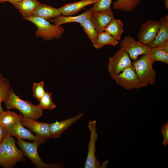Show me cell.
I'll list each match as a JSON object with an SVG mask.
<instances>
[{"mask_svg":"<svg viewBox=\"0 0 168 168\" xmlns=\"http://www.w3.org/2000/svg\"><path fill=\"white\" fill-rule=\"evenodd\" d=\"M3 102L8 109H16L24 116L31 119L36 120L43 114V109L38 105H34L21 99L11 88Z\"/></svg>","mask_w":168,"mask_h":168,"instance_id":"cell-1","label":"cell"},{"mask_svg":"<svg viewBox=\"0 0 168 168\" xmlns=\"http://www.w3.org/2000/svg\"><path fill=\"white\" fill-rule=\"evenodd\" d=\"M15 142L12 136L7 134L0 143V165L4 168H12L25 159L22 151L16 147Z\"/></svg>","mask_w":168,"mask_h":168,"instance_id":"cell-2","label":"cell"},{"mask_svg":"<svg viewBox=\"0 0 168 168\" xmlns=\"http://www.w3.org/2000/svg\"><path fill=\"white\" fill-rule=\"evenodd\" d=\"M154 62L147 54L142 55L132 63L138 77L145 87L156 82V73L153 67Z\"/></svg>","mask_w":168,"mask_h":168,"instance_id":"cell-3","label":"cell"},{"mask_svg":"<svg viewBox=\"0 0 168 168\" xmlns=\"http://www.w3.org/2000/svg\"><path fill=\"white\" fill-rule=\"evenodd\" d=\"M23 18L27 20L34 24L37 27L35 35L37 37H42L45 41L53 39H59L65 31L61 25L57 26L51 24L47 20L38 17L31 16Z\"/></svg>","mask_w":168,"mask_h":168,"instance_id":"cell-4","label":"cell"},{"mask_svg":"<svg viewBox=\"0 0 168 168\" xmlns=\"http://www.w3.org/2000/svg\"><path fill=\"white\" fill-rule=\"evenodd\" d=\"M16 143L22 151L24 155L27 157L36 167L40 168H57L62 167V165L61 164H48L42 161L37 152L38 146L41 144L39 142L37 141L28 142L18 138Z\"/></svg>","mask_w":168,"mask_h":168,"instance_id":"cell-5","label":"cell"},{"mask_svg":"<svg viewBox=\"0 0 168 168\" xmlns=\"http://www.w3.org/2000/svg\"><path fill=\"white\" fill-rule=\"evenodd\" d=\"M96 124V121L95 120L90 121L88 124V128L90 132V140L88 145V150L84 167L85 168H105L108 163L107 161L101 165L95 155V144L97 139Z\"/></svg>","mask_w":168,"mask_h":168,"instance_id":"cell-6","label":"cell"},{"mask_svg":"<svg viewBox=\"0 0 168 168\" xmlns=\"http://www.w3.org/2000/svg\"><path fill=\"white\" fill-rule=\"evenodd\" d=\"M112 79L117 84L127 90L145 87L140 81L132 65Z\"/></svg>","mask_w":168,"mask_h":168,"instance_id":"cell-7","label":"cell"},{"mask_svg":"<svg viewBox=\"0 0 168 168\" xmlns=\"http://www.w3.org/2000/svg\"><path fill=\"white\" fill-rule=\"evenodd\" d=\"M132 63L128 53L120 48L109 59L108 70L111 78L132 65Z\"/></svg>","mask_w":168,"mask_h":168,"instance_id":"cell-8","label":"cell"},{"mask_svg":"<svg viewBox=\"0 0 168 168\" xmlns=\"http://www.w3.org/2000/svg\"><path fill=\"white\" fill-rule=\"evenodd\" d=\"M120 48L127 52L130 59L134 61L139 56L147 54L149 47L139 41H137L129 35H126L122 40Z\"/></svg>","mask_w":168,"mask_h":168,"instance_id":"cell-9","label":"cell"},{"mask_svg":"<svg viewBox=\"0 0 168 168\" xmlns=\"http://www.w3.org/2000/svg\"><path fill=\"white\" fill-rule=\"evenodd\" d=\"M160 25V21L153 20H148L142 24L138 33L139 41L147 45L150 43L156 35Z\"/></svg>","mask_w":168,"mask_h":168,"instance_id":"cell-10","label":"cell"},{"mask_svg":"<svg viewBox=\"0 0 168 168\" xmlns=\"http://www.w3.org/2000/svg\"><path fill=\"white\" fill-rule=\"evenodd\" d=\"M21 119L10 127L5 128L7 134L14 136L17 139L38 142L41 144L45 142V139L33 134L29 130L24 128Z\"/></svg>","mask_w":168,"mask_h":168,"instance_id":"cell-11","label":"cell"},{"mask_svg":"<svg viewBox=\"0 0 168 168\" xmlns=\"http://www.w3.org/2000/svg\"><path fill=\"white\" fill-rule=\"evenodd\" d=\"M21 120L22 125L34 132L38 136L45 140L51 138L49 124L38 122L36 120L26 117L22 114Z\"/></svg>","mask_w":168,"mask_h":168,"instance_id":"cell-12","label":"cell"},{"mask_svg":"<svg viewBox=\"0 0 168 168\" xmlns=\"http://www.w3.org/2000/svg\"><path fill=\"white\" fill-rule=\"evenodd\" d=\"M114 18L111 9L107 10L92 11L90 17L98 33L105 31L108 24Z\"/></svg>","mask_w":168,"mask_h":168,"instance_id":"cell-13","label":"cell"},{"mask_svg":"<svg viewBox=\"0 0 168 168\" xmlns=\"http://www.w3.org/2000/svg\"><path fill=\"white\" fill-rule=\"evenodd\" d=\"M83 115V114L81 113L61 121L49 124L51 138L60 137L65 130L82 118Z\"/></svg>","mask_w":168,"mask_h":168,"instance_id":"cell-14","label":"cell"},{"mask_svg":"<svg viewBox=\"0 0 168 168\" xmlns=\"http://www.w3.org/2000/svg\"><path fill=\"white\" fill-rule=\"evenodd\" d=\"M160 27L154 40L147 46L151 48L168 44V15L166 14L160 20Z\"/></svg>","mask_w":168,"mask_h":168,"instance_id":"cell-15","label":"cell"},{"mask_svg":"<svg viewBox=\"0 0 168 168\" xmlns=\"http://www.w3.org/2000/svg\"><path fill=\"white\" fill-rule=\"evenodd\" d=\"M98 0H81L66 4L58 9L61 15L64 16H70L77 13L85 7L94 4Z\"/></svg>","mask_w":168,"mask_h":168,"instance_id":"cell-16","label":"cell"},{"mask_svg":"<svg viewBox=\"0 0 168 168\" xmlns=\"http://www.w3.org/2000/svg\"><path fill=\"white\" fill-rule=\"evenodd\" d=\"M61 15L58 9L45 4L40 3L33 12L32 16L40 17L48 20Z\"/></svg>","mask_w":168,"mask_h":168,"instance_id":"cell-17","label":"cell"},{"mask_svg":"<svg viewBox=\"0 0 168 168\" xmlns=\"http://www.w3.org/2000/svg\"><path fill=\"white\" fill-rule=\"evenodd\" d=\"M92 11L87 9L82 14L76 16H60L55 18L49 20L50 22L53 23L57 26H59L68 23L77 22L80 24L86 20L90 18Z\"/></svg>","mask_w":168,"mask_h":168,"instance_id":"cell-18","label":"cell"},{"mask_svg":"<svg viewBox=\"0 0 168 168\" xmlns=\"http://www.w3.org/2000/svg\"><path fill=\"white\" fill-rule=\"evenodd\" d=\"M147 54L155 62L159 61L168 64V44L150 48Z\"/></svg>","mask_w":168,"mask_h":168,"instance_id":"cell-19","label":"cell"},{"mask_svg":"<svg viewBox=\"0 0 168 168\" xmlns=\"http://www.w3.org/2000/svg\"><path fill=\"white\" fill-rule=\"evenodd\" d=\"M40 3L37 0H22L12 5L22 15L23 17L27 18L32 16L33 12Z\"/></svg>","mask_w":168,"mask_h":168,"instance_id":"cell-20","label":"cell"},{"mask_svg":"<svg viewBox=\"0 0 168 168\" xmlns=\"http://www.w3.org/2000/svg\"><path fill=\"white\" fill-rule=\"evenodd\" d=\"M123 25L121 20L114 18L108 24L105 31L119 41L124 31Z\"/></svg>","mask_w":168,"mask_h":168,"instance_id":"cell-21","label":"cell"},{"mask_svg":"<svg viewBox=\"0 0 168 168\" xmlns=\"http://www.w3.org/2000/svg\"><path fill=\"white\" fill-rule=\"evenodd\" d=\"M119 44L117 40L105 31L98 33L97 39L93 44L96 49H100L107 45L115 46Z\"/></svg>","mask_w":168,"mask_h":168,"instance_id":"cell-22","label":"cell"},{"mask_svg":"<svg viewBox=\"0 0 168 168\" xmlns=\"http://www.w3.org/2000/svg\"><path fill=\"white\" fill-rule=\"evenodd\" d=\"M141 0H117L113 3L114 9L129 12L134 10L140 3Z\"/></svg>","mask_w":168,"mask_h":168,"instance_id":"cell-23","label":"cell"},{"mask_svg":"<svg viewBox=\"0 0 168 168\" xmlns=\"http://www.w3.org/2000/svg\"><path fill=\"white\" fill-rule=\"evenodd\" d=\"M21 115L10 111H3L0 114V124L7 128L21 119Z\"/></svg>","mask_w":168,"mask_h":168,"instance_id":"cell-24","label":"cell"},{"mask_svg":"<svg viewBox=\"0 0 168 168\" xmlns=\"http://www.w3.org/2000/svg\"><path fill=\"white\" fill-rule=\"evenodd\" d=\"M80 25L87 36L91 40L93 44H94L97 39L98 33L90 18L86 20Z\"/></svg>","mask_w":168,"mask_h":168,"instance_id":"cell-25","label":"cell"},{"mask_svg":"<svg viewBox=\"0 0 168 168\" xmlns=\"http://www.w3.org/2000/svg\"><path fill=\"white\" fill-rule=\"evenodd\" d=\"M10 88L8 81L0 73V114L4 111L1 106L2 102L7 96Z\"/></svg>","mask_w":168,"mask_h":168,"instance_id":"cell-26","label":"cell"},{"mask_svg":"<svg viewBox=\"0 0 168 168\" xmlns=\"http://www.w3.org/2000/svg\"><path fill=\"white\" fill-rule=\"evenodd\" d=\"M52 94L50 92L45 91L38 104L43 109L52 110L56 106L52 100L51 96Z\"/></svg>","mask_w":168,"mask_h":168,"instance_id":"cell-27","label":"cell"},{"mask_svg":"<svg viewBox=\"0 0 168 168\" xmlns=\"http://www.w3.org/2000/svg\"><path fill=\"white\" fill-rule=\"evenodd\" d=\"M113 0H98L90 9L92 11L109 10L111 9V5Z\"/></svg>","mask_w":168,"mask_h":168,"instance_id":"cell-28","label":"cell"},{"mask_svg":"<svg viewBox=\"0 0 168 168\" xmlns=\"http://www.w3.org/2000/svg\"><path fill=\"white\" fill-rule=\"evenodd\" d=\"M44 83L43 81L34 82L32 86L33 95L40 101L45 92L44 89Z\"/></svg>","mask_w":168,"mask_h":168,"instance_id":"cell-29","label":"cell"},{"mask_svg":"<svg viewBox=\"0 0 168 168\" xmlns=\"http://www.w3.org/2000/svg\"><path fill=\"white\" fill-rule=\"evenodd\" d=\"M161 133L163 138L162 143L165 146H166L168 144V122H167L162 126Z\"/></svg>","mask_w":168,"mask_h":168,"instance_id":"cell-30","label":"cell"},{"mask_svg":"<svg viewBox=\"0 0 168 168\" xmlns=\"http://www.w3.org/2000/svg\"><path fill=\"white\" fill-rule=\"evenodd\" d=\"M6 134L5 128L0 124V143Z\"/></svg>","mask_w":168,"mask_h":168,"instance_id":"cell-31","label":"cell"},{"mask_svg":"<svg viewBox=\"0 0 168 168\" xmlns=\"http://www.w3.org/2000/svg\"><path fill=\"white\" fill-rule=\"evenodd\" d=\"M22 0H9V2L13 4L14 3L20 2Z\"/></svg>","mask_w":168,"mask_h":168,"instance_id":"cell-32","label":"cell"},{"mask_svg":"<svg viewBox=\"0 0 168 168\" xmlns=\"http://www.w3.org/2000/svg\"><path fill=\"white\" fill-rule=\"evenodd\" d=\"M164 6L167 8L168 9V0H164Z\"/></svg>","mask_w":168,"mask_h":168,"instance_id":"cell-33","label":"cell"},{"mask_svg":"<svg viewBox=\"0 0 168 168\" xmlns=\"http://www.w3.org/2000/svg\"><path fill=\"white\" fill-rule=\"evenodd\" d=\"M9 0H0V2H9Z\"/></svg>","mask_w":168,"mask_h":168,"instance_id":"cell-34","label":"cell"}]
</instances>
